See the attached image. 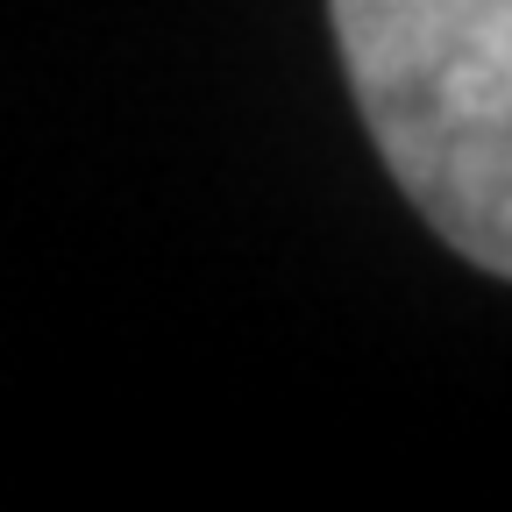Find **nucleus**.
<instances>
[{
	"label": "nucleus",
	"mask_w": 512,
	"mask_h": 512,
	"mask_svg": "<svg viewBox=\"0 0 512 512\" xmlns=\"http://www.w3.org/2000/svg\"><path fill=\"white\" fill-rule=\"evenodd\" d=\"M349 93L413 214L512 278V0H328Z\"/></svg>",
	"instance_id": "1"
}]
</instances>
